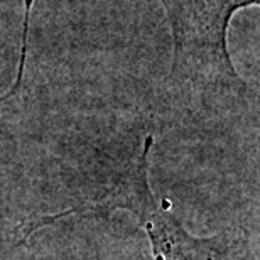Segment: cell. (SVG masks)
I'll use <instances>...</instances> for the list:
<instances>
[{
    "label": "cell",
    "instance_id": "cell-1",
    "mask_svg": "<svg viewBox=\"0 0 260 260\" xmlns=\"http://www.w3.org/2000/svg\"><path fill=\"white\" fill-rule=\"evenodd\" d=\"M150 149L152 137L147 135L134 168L95 205V210L132 213L147 237L150 260H248V248L238 237L226 232L196 237L186 230L168 201H157L149 183Z\"/></svg>",
    "mask_w": 260,
    "mask_h": 260
},
{
    "label": "cell",
    "instance_id": "cell-2",
    "mask_svg": "<svg viewBox=\"0 0 260 260\" xmlns=\"http://www.w3.org/2000/svg\"><path fill=\"white\" fill-rule=\"evenodd\" d=\"M173 34V75L181 81L240 91L245 83L232 63L226 32L238 9L258 0H160Z\"/></svg>",
    "mask_w": 260,
    "mask_h": 260
},
{
    "label": "cell",
    "instance_id": "cell-3",
    "mask_svg": "<svg viewBox=\"0 0 260 260\" xmlns=\"http://www.w3.org/2000/svg\"><path fill=\"white\" fill-rule=\"evenodd\" d=\"M25 54H27V36H22V51H20V59H19V70H17V76H15V81L10 90H7L4 95H0V108L5 107L7 103L19 95L20 86H22V80H24V68H25Z\"/></svg>",
    "mask_w": 260,
    "mask_h": 260
}]
</instances>
